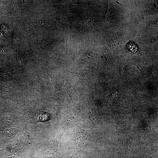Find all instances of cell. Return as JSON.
<instances>
[{
	"mask_svg": "<svg viewBox=\"0 0 158 158\" xmlns=\"http://www.w3.org/2000/svg\"><path fill=\"white\" fill-rule=\"evenodd\" d=\"M58 146L52 144L48 151L45 158H57L59 157L57 155Z\"/></svg>",
	"mask_w": 158,
	"mask_h": 158,
	"instance_id": "obj_7",
	"label": "cell"
},
{
	"mask_svg": "<svg viewBox=\"0 0 158 158\" xmlns=\"http://www.w3.org/2000/svg\"><path fill=\"white\" fill-rule=\"evenodd\" d=\"M116 129L115 135L122 143L130 132V128L125 117L121 114H116L115 117Z\"/></svg>",
	"mask_w": 158,
	"mask_h": 158,
	"instance_id": "obj_2",
	"label": "cell"
},
{
	"mask_svg": "<svg viewBox=\"0 0 158 158\" xmlns=\"http://www.w3.org/2000/svg\"><path fill=\"white\" fill-rule=\"evenodd\" d=\"M0 76L4 80H10L11 79V77L6 73L0 72Z\"/></svg>",
	"mask_w": 158,
	"mask_h": 158,
	"instance_id": "obj_9",
	"label": "cell"
},
{
	"mask_svg": "<svg viewBox=\"0 0 158 158\" xmlns=\"http://www.w3.org/2000/svg\"><path fill=\"white\" fill-rule=\"evenodd\" d=\"M133 141L131 139L125 140L123 145L117 148V151L118 158H129Z\"/></svg>",
	"mask_w": 158,
	"mask_h": 158,
	"instance_id": "obj_5",
	"label": "cell"
},
{
	"mask_svg": "<svg viewBox=\"0 0 158 158\" xmlns=\"http://www.w3.org/2000/svg\"><path fill=\"white\" fill-rule=\"evenodd\" d=\"M98 158H107L105 150L98 147H97Z\"/></svg>",
	"mask_w": 158,
	"mask_h": 158,
	"instance_id": "obj_8",
	"label": "cell"
},
{
	"mask_svg": "<svg viewBox=\"0 0 158 158\" xmlns=\"http://www.w3.org/2000/svg\"><path fill=\"white\" fill-rule=\"evenodd\" d=\"M97 140V138L93 129L85 130L80 126H77L75 138V142L76 144L86 142L95 143Z\"/></svg>",
	"mask_w": 158,
	"mask_h": 158,
	"instance_id": "obj_3",
	"label": "cell"
},
{
	"mask_svg": "<svg viewBox=\"0 0 158 158\" xmlns=\"http://www.w3.org/2000/svg\"><path fill=\"white\" fill-rule=\"evenodd\" d=\"M142 158H153L150 153L147 151L143 154Z\"/></svg>",
	"mask_w": 158,
	"mask_h": 158,
	"instance_id": "obj_10",
	"label": "cell"
},
{
	"mask_svg": "<svg viewBox=\"0 0 158 158\" xmlns=\"http://www.w3.org/2000/svg\"><path fill=\"white\" fill-rule=\"evenodd\" d=\"M83 149L74 150L71 154H65L60 158H83Z\"/></svg>",
	"mask_w": 158,
	"mask_h": 158,
	"instance_id": "obj_6",
	"label": "cell"
},
{
	"mask_svg": "<svg viewBox=\"0 0 158 158\" xmlns=\"http://www.w3.org/2000/svg\"><path fill=\"white\" fill-rule=\"evenodd\" d=\"M150 121L147 119L141 121L134 132L137 134L138 140V146L143 154L147 151L146 148L149 144L148 138L151 132Z\"/></svg>",
	"mask_w": 158,
	"mask_h": 158,
	"instance_id": "obj_1",
	"label": "cell"
},
{
	"mask_svg": "<svg viewBox=\"0 0 158 158\" xmlns=\"http://www.w3.org/2000/svg\"><path fill=\"white\" fill-rule=\"evenodd\" d=\"M77 121L70 119H67L62 121L59 131L54 140L59 142L61 138L64 133L69 128L76 126Z\"/></svg>",
	"mask_w": 158,
	"mask_h": 158,
	"instance_id": "obj_4",
	"label": "cell"
}]
</instances>
